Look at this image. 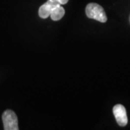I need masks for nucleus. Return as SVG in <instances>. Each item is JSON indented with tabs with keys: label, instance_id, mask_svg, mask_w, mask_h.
<instances>
[{
	"label": "nucleus",
	"instance_id": "1",
	"mask_svg": "<svg viewBox=\"0 0 130 130\" xmlns=\"http://www.w3.org/2000/svg\"><path fill=\"white\" fill-rule=\"evenodd\" d=\"M85 13L88 18L94 19L101 23H106L107 17L104 9L96 3H90L85 8Z\"/></svg>",
	"mask_w": 130,
	"mask_h": 130
},
{
	"label": "nucleus",
	"instance_id": "2",
	"mask_svg": "<svg viewBox=\"0 0 130 130\" xmlns=\"http://www.w3.org/2000/svg\"><path fill=\"white\" fill-rule=\"evenodd\" d=\"M2 121L5 130H18V119L12 110H6L2 114Z\"/></svg>",
	"mask_w": 130,
	"mask_h": 130
},
{
	"label": "nucleus",
	"instance_id": "3",
	"mask_svg": "<svg viewBox=\"0 0 130 130\" xmlns=\"http://www.w3.org/2000/svg\"><path fill=\"white\" fill-rule=\"evenodd\" d=\"M113 113L116 118L117 124L121 126H124L128 123L126 108L121 104H117L113 108Z\"/></svg>",
	"mask_w": 130,
	"mask_h": 130
},
{
	"label": "nucleus",
	"instance_id": "4",
	"mask_svg": "<svg viewBox=\"0 0 130 130\" xmlns=\"http://www.w3.org/2000/svg\"><path fill=\"white\" fill-rule=\"evenodd\" d=\"M60 4L57 2L56 0H48L46 3L42 5L39 10H38V14L40 18L43 19H46L48 18L51 14L52 10L56 7V6L59 5Z\"/></svg>",
	"mask_w": 130,
	"mask_h": 130
},
{
	"label": "nucleus",
	"instance_id": "5",
	"mask_svg": "<svg viewBox=\"0 0 130 130\" xmlns=\"http://www.w3.org/2000/svg\"><path fill=\"white\" fill-rule=\"evenodd\" d=\"M64 14L65 10L64 7H61V5H59L56 6V7L52 10L51 14H50V17L53 20L57 21V20H59L62 18Z\"/></svg>",
	"mask_w": 130,
	"mask_h": 130
},
{
	"label": "nucleus",
	"instance_id": "6",
	"mask_svg": "<svg viewBox=\"0 0 130 130\" xmlns=\"http://www.w3.org/2000/svg\"><path fill=\"white\" fill-rule=\"evenodd\" d=\"M57 2H59L61 5H66L69 0H56Z\"/></svg>",
	"mask_w": 130,
	"mask_h": 130
}]
</instances>
